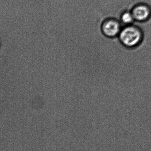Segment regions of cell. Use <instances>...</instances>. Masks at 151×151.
<instances>
[{
  "label": "cell",
  "instance_id": "obj_1",
  "mask_svg": "<svg viewBox=\"0 0 151 151\" xmlns=\"http://www.w3.org/2000/svg\"><path fill=\"white\" fill-rule=\"evenodd\" d=\"M120 40L123 45L128 47H133L139 44L141 39V33L137 28L129 26L121 32Z\"/></svg>",
  "mask_w": 151,
  "mask_h": 151
},
{
  "label": "cell",
  "instance_id": "obj_2",
  "mask_svg": "<svg viewBox=\"0 0 151 151\" xmlns=\"http://www.w3.org/2000/svg\"><path fill=\"white\" fill-rule=\"evenodd\" d=\"M101 31L107 37H113L116 36L120 31V25L116 21L108 20L105 21L101 25Z\"/></svg>",
  "mask_w": 151,
  "mask_h": 151
},
{
  "label": "cell",
  "instance_id": "obj_3",
  "mask_svg": "<svg viewBox=\"0 0 151 151\" xmlns=\"http://www.w3.org/2000/svg\"><path fill=\"white\" fill-rule=\"evenodd\" d=\"M132 14L135 20L143 21L146 20L150 15L149 8L145 5L136 6L132 11Z\"/></svg>",
  "mask_w": 151,
  "mask_h": 151
},
{
  "label": "cell",
  "instance_id": "obj_4",
  "mask_svg": "<svg viewBox=\"0 0 151 151\" xmlns=\"http://www.w3.org/2000/svg\"><path fill=\"white\" fill-rule=\"evenodd\" d=\"M122 21L125 24L131 23L133 22L134 18L132 15V13L126 12L123 13L121 17Z\"/></svg>",
  "mask_w": 151,
  "mask_h": 151
}]
</instances>
